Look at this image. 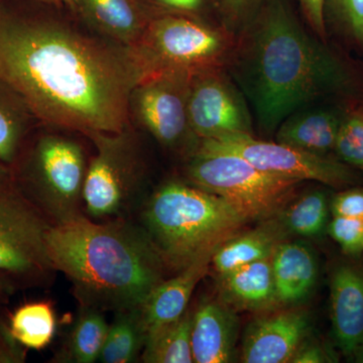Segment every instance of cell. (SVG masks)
<instances>
[{
  "label": "cell",
  "mask_w": 363,
  "mask_h": 363,
  "mask_svg": "<svg viewBox=\"0 0 363 363\" xmlns=\"http://www.w3.org/2000/svg\"><path fill=\"white\" fill-rule=\"evenodd\" d=\"M230 72L262 135L319 98L344 89L342 61L306 32L283 0H267L230 54Z\"/></svg>",
  "instance_id": "7a4b0ae2"
},
{
  "label": "cell",
  "mask_w": 363,
  "mask_h": 363,
  "mask_svg": "<svg viewBox=\"0 0 363 363\" xmlns=\"http://www.w3.org/2000/svg\"><path fill=\"white\" fill-rule=\"evenodd\" d=\"M4 274H1V272H0V285H1V281H2L1 279H4Z\"/></svg>",
  "instance_id": "74e56055"
},
{
  "label": "cell",
  "mask_w": 363,
  "mask_h": 363,
  "mask_svg": "<svg viewBox=\"0 0 363 363\" xmlns=\"http://www.w3.org/2000/svg\"><path fill=\"white\" fill-rule=\"evenodd\" d=\"M332 216L363 219V188L345 189L330 200Z\"/></svg>",
  "instance_id": "4dcf8cb0"
},
{
  "label": "cell",
  "mask_w": 363,
  "mask_h": 363,
  "mask_svg": "<svg viewBox=\"0 0 363 363\" xmlns=\"http://www.w3.org/2000/svg\"><path fill=\"white\" fill-rule=\"evenodd\" d=\"M326 13L346 37L363 50V0H325V16Z\"/></svg>",
  "instance_id": "f1b7e54d"
},
{
  "label": "cell",
  "mask_w": 363,
  "mask_h": 363,
  "mask_svg": "<svg viewBox=\"0 0 363 363\" xmlns=\"http://www.w3.org/2000/svg\"><path fill=\"white\" fill-rule=\"evenodd\" d=\"M238 330L235 310L220 298L202 301L192 313L191 346L194 362H233Z\"/></svg>",
  "instance_id": "9a60e30c"
},
{
  "label": "cell",
  "mask_w": 363,
  "mask_h": 363,
  "mask_svg": "<svg viewBox=\"0 0 363 363\" xmlns=\"http://www.w3.org/2000/svg\"><path fill=\"white\" fill-rule=\"evenodd\" d=\"M250 218L220 196L171 181L143 204L138 224L167 269L190 266L240 233Z\"/></svg>",
  "instance_id": "277c9868"
},
{
  "label": "cell",
  "mask_w": 363,
  "mask_h": 363,
  "mask_svg": "<svg viewBox=\"0 0 363 363\" xmlns=\"http://www.w3.org/2000/svg\"><path fill=\"white\" fill-rule=\"evenodd\" d=\"M290 236L276 217L262 220L259 226L238 233L222 242L212 255L211 267L217 278L252 262L271 257L281 241Z\"/></svg>",
  "instance_id": "ffe728a7"
},
{
  "label": "cell",
  "mask_w": 363,
  "mask_h": 363,
  "mask_svg": "<svg viewBox=\"0 0 363 363\" xmlns=\"http://www.w3.org/2000/svg\"><path fill=\"white\" fill-rule=\"evenodd\" d=\"M219 298L235 311L264 312L278 308L271 257L218 277Z\"/></svg>",
  "instance_id": "d6986e66"
},
{
  "label": "cell",
  "mask_w": 363,
  "mask_h": 363,
  "mask_svg": "<svg viewBox=\"0 0 363 363\" xmlns=\"http://www.w3.org/2000/svg\"><path fill=\"white\" fill-rule=\"evenodd\" d=\"M336 357L332 354L328 348L316 340H311L309 337L301 344L291 359V363H326L335 362Z\"/></svg>",
  "instance_id": "1f68e13d"
},
{
  "label": "cell",
  "mask_w": 363,
  "mask_h": 363,
  "mask_svg": "<svg viewBox=\"0 0 363 363\" xmlns=\"http://www.w3.org/2000/svg\"><path fill=\"white\" fill-rule=\"evenodd\" d=\"M303 11L314 33L321 40L326 38V18L325 0H300Z\"/></svg>",
  "instance_id": "d6a6232c"
},
{
  "label": "cell",
  "mask_w": 363,
  "mask_h": 363,
  "mask_svg": "<svg viewBox=\"0 0 363 363\" xmlns=\"http://www.w3.org/2000/svg\"><path fill=\"white\" fill-rule=\"evenodd\" d=\"M47 247L79 304L100 311L140 308L164 279L167 267L147 234L125 218L95 222L84 214L52 224Z\"/></svg>",
  "instance_id": "3957f363"
},
{
  "label": "cell",
  "mask_w": 363,
  "mask_h": 363,
  "mask_svg": "<svg viewBox=\"0 0 363 363\" xmlns=\"http://www.w3.org/2000/svg\"><path fill=\"white\" fill-rule=\"evenodd\" d=\"M114 314L116 317L109 325L98 362H135L142 355L145 343V333L140 321V310L135 308Z\"/></svg>",
  "instance_id": "d4e9b609"
},
{
  "label": "cell",
  "mask_w": 363,
  "mask_h": 363,
  "mask_svg": "<svg viewBox=\"0 0 363 363\" xmlns=\"http://www.w3.org/2000/svg\"><path fill=\"white\" fill-rule=\"evenodd\" d=\"M186 174L190 184L220 196L250 220H266L292 200L303 182L271 175L233 152L199 140Z\"/></svg>",
  "instance_id": "5b68a950"
},
{
  "label": "cell",
  "mask_w": 363,
  "mask_h": 363,
  "mask_svg": "<svg viewBox=\"0 0 363 363\" xmlns=\"http://www.w3.org/2000/svg\"><path fill=\"white\" fill-rule=\"evenodd\" d=\"M243 96L219 67L193 74L188 114L191 130L198 140L253 135L252 116Z\"/></svg>",
  "instance_id": "7c38bea8"
},
{
  "label": "cell",
  "mask_w": 363,
  "mask_h": 363,
  "mask_svg": "<svg viewBox=\"0 0 363 363\" xmlns=\"http://www.w3.org/2000/svg\"><path fill=\"white\" fill-rule=\"evenodd\" d=\"M157 4L168 9L181 11H196L202 6L204 0H156Z\"/></svg>",
  "instance_id": "836d02e7"
},
{
  "label": "cell",
  "mask_w": 363,
  "mask_h": 363,
  "mask_svg": "<svg viewBox=\"0 0 363 363\" xmlns=\"http://www.w3.org/2000/svg\"><path fill=\"white\" fill-rule=\"evenodd\" d=\"M279 307H297L310 297L319 276L313 248L303 241H281L271 257Z\"/></svg>",
  "instance_id": "e0dca14e"
},
{
  "label": "cell",
  "mask_w": 363,
  "mask_h": 363,
  "mask_svg": "<svg viewBox=\"0 0 363 363\" xmlns=\"http://www.w3.org/2000/svg\"><path fill=\"white\" fill-rule=\"evenodd\" d=\"M310 331L311 320L305 310L278 307L262 312L245 331L241 362H290Z\"/></svg>",
  "instance_id": "4fadbf2b"
},
{
  "label": "cell",
  "mask_w": 363,
  "mask_h": 363,
  "mask_svg": "<svg viewBox=\"0 0 363 363\" xmlns=\"http://www.w3.org/2000/svg\"><path fill=\"white\" fill-rule=\"evenodd\" d=\"M42 1L48 2V4H64V6L75 9V2L74 0H42Z\"/></svg>",
  "instance_id": "d590c367"
},
{
  "label": "cell",
  "mask_w": 363,
  "mask_h": 363,
  "mask_svg": "<svg viewBox=\"0 0 363 363\" xmlns=\"http://www.w3.org/2000/svg\"><path fill=\"white\" fill-rule=\"evenodd\" d=\"M332 334L341 354L363 363V262L345 260L330 278Z\"/></svg>",
  "instance_id": "5bb4252c"
},
{
  "label": "cell",
  "mask_w": 363,
  "mask_h": 363,
  "mask_svg": "<svg viewBox=\"0 0 363 363\" xmlns=\"http://www.w3.org/2000/svg\"><path fill=\"white\" fill-rule=\"evenodd\" d=\"M9 330L26 350H44L52 342L57 330L56 313L51 303L21 306L11 315Z\"/></svg>",
  "instance_id": "484cf974"
},
{
  "label": "cell",
  "mask_w": 363,
  "mask_h": 363,
  "mask_svg": "<svg viewBox=\"0 0 363 363\" xmlns=\"http://www.w3.org/2000/svg\"><path fill=\"white\" fill-rule=\"evenodd\" d=\"M227 11L235 18L247 14L257 0H224Z\"/></svg>",
  "instance_id": "e575fe53"
},
{
  "label": "cell",
  "mask_w": 363,
  "mask_h": 363,
  "mask_svg": "<svg viewBox=\"0 0 363 363\" xmlns=\"http://www.w3.org/2000/svg\"><path fill=\"white\" fill-rule=\"evenodd\" d=\"M192 312L189 310L172 323L147 336L140 359L147 363L194 362L191 346Z\"/></svg>",
  "instance_id": "cb8c5ba5"
},
{
  "label": "cell",
  "mask_w": 363,
  "mask_h": 363,
  "mask_svg": "<svg viewBox=\"0 0 363 363\" xmlns=\"http://www.w3.org/2000/svg\"><path fill=\"white\" fill-rule=\"evenodd\" d=\"M229 45L226 35L211 26L184 16H164L150 21L130 51L145 77L162 72L196 73L219 67Z\"/></svg>",
  "instance_id": "52a82bcc"
},
{
  "label": "cell",
  "mask_w": 363,
  "mask_h": 363,
  "mask_svg": "<svg viewBox=\"0 0 363 363\" xmlns=\"http://www.w3.org/2000/svg\"><path fill=\"white\" fill-rule=\"evenodd\" d=\"M143 73L130 48L56 16L0 11V80L62 130L121 133Z\"/></svg>",
  "instance_id": "6da1fadb"
},
{
  "label": "cell",
  "mask_w": 363,
  "mask_h": 363,
  "mask_svg": "<svg viewBox=\"0 0 363 363\" xmlns=\"http://www.w3.org/2000/svg\"><path fill=\"white\" fill-rule=\"evenodd\" d=\"M23 101H11L9 97L0 95V160L11 162L16 159L23 135V111L18 108Z\"/></svg>",
  "instance_id": "83f0119b"
},
{
  "label": "cell",
  "mask_w": 363,
  "mask_h": 363,
  "mask_svg": "<svg viewBox=\"0 0 363 363\" xmlns=\"http://www.w3.org/2000/svg\"><path fill=\"white\" fill-rule=\"evenodd\" d=\"M213 252L195 260L174 278L164 279L147 296L138 308L145 340L152 332L185 314L196 286L209 272Z\"/></svg>",
  "instance_id": "2e32d148"
},
{
  "label": "cell",
  "mask_w": 363,
  "mask_h": 363,
  "mask_svg": "<svg viewBox=\"0 0 363 363\" xmlns=\"http://www.w3.org/2000/svg\"><path fill=\"white\" fill-rule=\"evenodd\" d=\"M104 311L80 305L63 347L54 358L56 362L92 363L98 362L109 324Z\"/></svg>",
  "instance_id": "7402d4cb"
},
{
  "label": "cell",
  "mask_w": 363,
  "mask_h": 363,
  "mask_svg": "<svg viewBox=\"0 0 363 363\" xmlns=\"http://www.w3.org/2000/svg\"><path fill=\"white\" fill-rule=\"evenodd\" d=\"M327 233L346 255L350 257L362 255L363 219L333 216L327 226Z\"/></svg>",
  "instance_id": "f546056e"
},
{
  "label": "cell",
  "mask_w": 363,
  "mask_h": 363,
  "mask_svg": "<svg viewBox=\"0 0 363 363\" xmlns=\"http://www.w3.org/2000/svg\"><path fill=\"white\" fill-rule=\"evenodd\" d=\"M210 147L233 152L257 169L301 182L315 181L332 188L355 185L354 169L337 157L313 154L278 142H264L253 135H234L220 140H200Z\"/></svg>",
  "instance_id": "8fae6325"
},
{
  "label": "cell",
  "mask_w": 363,
  "mask_h": 363,
  "mask_svg": "<svg viewBox=\"0 0 363 363\" xmlns=\"http://www.w3.org/2000/svg\"><path fill=\"white\" fill-rule=\"evenodd\" d=\"M30 159L28 200L51 224L84 215L83 191L88 162L84 147L71 136L47 133L35 143Z\"/></svg>",
  "instance_id": "8992f818"
},
{
  "label": "cell",
  "mask_w": 363,
  "mask_h": 363,
  "mask_svg": "<svg viewBox=\"0 0 363 363\" xmlns=\"http://www.w3.org/2000/svg\"><path fill=\"white\" fill-rule=\"evenodd\" d=\"M330 212L327 193L312 190L294 197L274 217L289 236L315 238L327 231Z\"/></svg>",
  "instance_id": "603a6c76"
},
{
  "label": "cell",
  "mask_w": 363,
  "mask_h": 363,
  "mask_svg": "<svg viewBox=\"0 0 363 363\" xmlns=\"http://www.w3.org/2000/svg\"><path fill=\"white\" fill-rule=\"evenodd\" d=\"M333 152L344 164L363 172V107L343 112Z\"/></svg>",
  "instance_id": "4316f807"
},
{
  "label": "cell",
  "mask_w": 363,
  "mask_h": 363,
  "mask_svg": "<svg viewBox=\"0 0 363 363\" xmlns=\"http://www.w3.org/2000/svg\"><path fill=\"white\" fill-rule=\"evenodd\" d=\"M96 154L88 162L83 191L86 213L98 220L124 218L138 197L143 176L142 157L130 128L121 133L86 135Z\"/></svg>",
  "instance_id": "ba28073f"
},
{
  "label": "cell",
  "mask_w": 363,
  "mask_h": 363,
  "mask_svg": "<svg viewBox=\"0 0 363 363\" xmlns=\"http://www.w3.org/2000/svg\"><path fill=\"white\" fill-rule=\"evenodd\" d=\"M51 222L26 198L0 192V272L16 278L47 279L55 272L47 247Z\"/></svg>",
  "instance_id": "9c48e42d"
},
{
  "label": "cell",
  "mask_w": 363,
  "mask_h": 363,
  "mask_svg": "<svg viewBox=\"0 0 363 363\" xmlns=\"http://www.w3.org/2000/svg\"><path fill=\"white\" fill-rule=\"evenodd\" d=\"M86 25L126 48L135 47L150 23L136 0H74Z\"/></svg>",
  "instance_id": "ac0fdd59"
},
{
  "label": "cell",
  "mask_w": 363,
  "mask_h": 363,
  "mask_svg": "<svg viewBox=\"0 0 363 363\" xmlns=\"http://www.w3.org/2000/svg\"><path fill=\"white\" fill-rule=\"evenodd\" d=\"M185 71L150 74L131 90L130 114L168 149L187 147L197 138L189 123L191 78Z\"/></svg>",
  "instance_id": "30bf717a"
},
{
  "label": "cell",
  "mask_w": 363,
  "mask_h": 363,
  "mask_svg": "<svg viewBox=\"0 0 363 363\" xmlns=\"http://www.w3.org/2000/svg\"><path fill=\"white\" fill-rule=\"evenodd\" d=\"M343 112L330 108L300 109L286 117L276 140L296 149L329 156L334 150Z\"/></svg>",
  "instance_id": "44dd1931"
},
{
  "label": "cell",
  "mask_w": 363,
  "mask_h": 363,
  "mask_svg": "<svg viewBox=\"0 0 363 363\" xmlns=\"http://www.w3.org/2000/svg\"><path fill=\"white\" fill-rule=\"evenodd\" d=\"M6 185H4V181H2V176L1 174H0V192L4 190H6Z\"/></svg>",
  "instance_id": "8d00e7d4"
}]
</instances>
